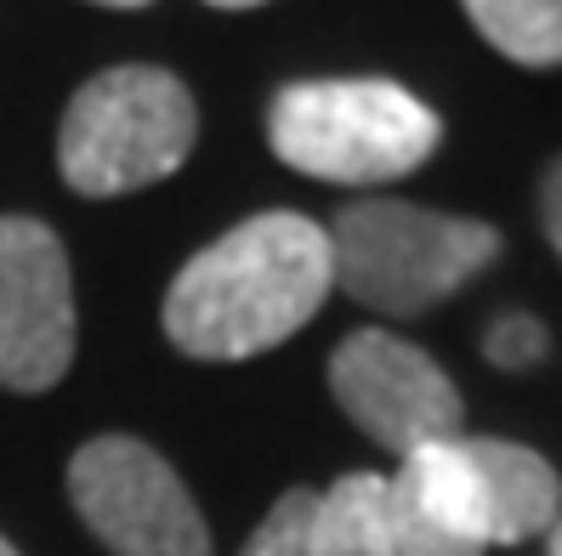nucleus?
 <instances>
[{
  "mask_svg": "<svg viewBox=\"0 0 562 556\" xmlns=\"http://www.w3.org/2000/svg\"><path fill=\"white\" fill-rule=\"evenodd\" d=\"M313 488H290L273 500V511L256 522V534L245 540L239 556H313L307 551V522H313Z\"/></svg>",
  "mask_w": 562,
  "mask_h": 556,
  "instance_id": "nucleus-12",
  "label": "nucleus"
},
{
  "mask_svg": "<svg viewBox=\"0 0 562 556\" xmlns=\"http://www.w3.org/2000/svg\"><path fill=\"white\" fill-rule=\"evenodd\" d=\"M313 556H398L386 511V477L381 472H347L313 500L307 522Z\"/></svg>",
  "mask_w": 562,
  "mask_h": 556,
  "instance_id": "nucleus-10",
  "label": "nucleus"
},
{
  "mask_svg": "<svg viewBox=\"0 0 562 556\" xmlns=\"http://www.w3.org/2000/svg\"><path fill=\"white\" fill-rule=\"evenodd\" d=\"M200 143V103L159 63H120L91 75L63 109L57 171L80 200H120L188 166Z\"/></svg>",
  "mask_w": 562,
  "mask_h": 556,
  "instance_id": "nucleus-3",
  "label": "nucleus"
},
{
  "mask_svg": "<svg viewBox=\"0 0 562 556\" xmlns=\"http://www.w3.org/2000/svg\"><path fill=\"white\" fill-rule=\"evenodd\" d=\"M460 7L517 69H562V0H460Z\"/></svg>",
  "mask_w": 562,
  "mask_h": 556,
  "instance_id": "nucleus-11",
  "label": "nucleus"
},
{
  "mask_svg": "<svg viewBox=\"0 0 562 556\" xmlns=\"http://www.w3.org/2000/svg\"><path fill=\"white\" fill-rule=\"evenodd\" d=\"M386 511H392L398 556H483L488 551L483 488L460 438L398 461V472L386 477Z\"/></svg>",
  "mask_w": 562,
  "mask_h": 556,
  "instance_id": "nucleus-8",
  "label": "nucleus"
},
{
  "mask_svg": "<svg viewBox=\"0 0 562 556\" xmlns=\"http://www.w3.org/2000/svg\"><path fill=\"white\" fill-rule=\"evenodd\" d=\"M501 256V234L472 216H443L409 200H352L329 227V273L358 307L415 318L449 302Z\"/></svg>",
  "mask_w": 562,
  "mask_h": 556,
  "instance_id": "nucleus-4",
  "label": "nucleus"
},
{
  "mask_svg": "<svg viewBox=\"0 0 562 556\" xmlns=\"http://www.w3.org/2000/svg\"><path fill=\"white\" fill-rule=\"evenodd\" d=\"M75 364L69 250L35 216H0V386L52 392Z\"/></svg>",
  "mask_w": 562,
  "mask_h": 556,
  "instance_id": "nucleus-7",
  "label": "nucleus"
},
{
  "mask_svg": "<svg viewBox=\"0 0 562 556\" xmlns=\"http://www.w3.org/2000/svg\"><path fill=\"white\" fill-rule=\"evenodd\" d=\"M91 7H109V12H143L154 0H91Z\"/></svg>",
  "mask_w": 562,
  "mask_h": 556,
  "instance_id": "nucleus-16",
  "label": "nucleus"
},
{
  "mask_svg": "<svg viewBox=\"0 0 562 556\" xmlns=\"http://www.w3.org/2000/svg\"><path fill=\"white\" fill-rule=\"evenodd\" d=\"M546 556H562V517L546 529Z\"/></svg>",
  "mask_w": 562,
  "mask_h": 556,
  "instance_id": "nucleus-17",
  "label": "nucleus"
},
{
  "mask_svg": "<svg viewBox=\"0 0 562 556\" xmlns=\"http://www.w3.org/2000/svg\"><path fill=\"white\" fill-rule=\"evenodd\" d=\"M329 392L352 427L398 461L467 438V404L454 381L415 341L392 330H352L329 352Z\"/></svg>",
  "mask_w": 562,
  "mask_h": 556,
  "instance_id": "nucleus-6",
  "label": "nucleus"
},
{
  "mask_svg": "<svg viewBox=\"0 0 562 556\" xmlns=\"http://www.w3.org/2000/svg\"><path fill=\"white\" fill-rule=\"evenodd\" d=\"M268 143L313 182L381 188L438 154L443 120L398 80H295L268 103Z\"/></svg>",
  "mask_w": 562,
  "mask_h": 556,
  "instance_id": "nucleus-2",
  "label": "nucleus"
},
{
  "mask_svg": "<svg viewBox=\"0 0 562 556\" xmlns=\"http://www.w3.org/2000/svg\"><path fill=\"white\" fill-rule=\"evenodd\" d=\"M0 556H18V551H12V545H7V540H0Z\"/></svg>",
  "mask_w": 562,
  "mask_h": 556,
  "instance_id": "nucleus-18",
  "label": "nucleus"
},
{
  "mask_svg": "<svg viewBox=\"0 0 562 556\" xmlns=\"http://www.w3.org/2000/svg\"><path fill=\"white\" fill-rule=\"evenodd\" d=\"M329 234L295 211H261L227 227L165 290V341L200 364L273 352L329 302Z\"/></svg>",
  "mask_w": 562,
  "mask_h": 556,
  "instance_id": "nucleus-1",
  "label": "nucleus"
},
{
  "mask_svg": "<svg viewBox=\"0 0 562 556\" xmlns=\"http://www.w3.org/2000/svg\"><path fill=\"white\" fill-rule=\"evenodd\" d=\"M216 12H250V7H268V0H205Z\"/></svg>",
  "mask_w": 562,
  "mask_h": 556,
  "instance_id": "nucleus-15",
  "label": "nucleus"
},
{
  "mask_svg": "<svg viewBox=\"0 0 562 556\" xmlns=\"http://www.w3.org/2000/svg\"><path fill=\"white\" fill-rule=\"evenodd\" d=\"M546 324L540 318H528V313H512V318H501L488 330V341H483V352H488V364L494 370H506V375H522V370H535L540 358H546Z\"/></svg>",
  "mask_w": 562,
  "mask_h": 556,
  "instance_id": "nucleus-13",
  "label": "nucleus"
},
{
  "mask_svg": "<svg viewBox=\"0 0 562 556\" xmlns=\"http://www.w3.org/2000/svg\"><path fill=\"white\" fill-rule=\"evenodd\" d=\"M540 227H546L551 250L562 256V154L551 159V171H546V182H540Z\"/></svg>",
  "mask_w": 562,
  "mask_h": 556,
  "instance_id": "nucleus-14",
  "label": "nucleus"
},
{
  "mask_svg": "<svg viewBox=\"0 0 562 556\" xmlns=\"http://www.w3.org/2000/svg\"><path fill=\"white\" fill-rule=\"evenodd\" d=\"M483 488L488 545H522L562 517V477L546 454L506 438H460Z\"/></svg>",
  "mask_w": 562,
  "mask_h": 556,
  "instance_id": "nucleus-9",
  "label": "nucleus"
},
{
  "mask_svg": "<svg viewBox=\"0 0 562 556\" xmlns=\"http://www.w3.org/2000/svg\"><path fill=\"white\" fill-rule=\"evenodd\" d=\"M69 500L114 556H216L188 483L143 438L103 432L80 443L69 461Z\"/></svg>",
  "mask_w": 562,
  "mask_h": 556,
  "instance_id": "nucleus-5",
  "label": "nucleus"
}]
</instances>
